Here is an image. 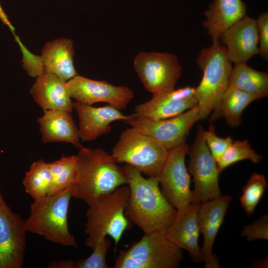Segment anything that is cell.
Returning a JSON list of instances; mask_svg holds the SVG:
<instances>
[{
  "mask_svg": "<svg viewBox=\"0 0 268 268\" xmlns=\"http://www.w3.org/2000/svg\"><path fill=\"white\" fill-rule=\"evenodd\" d=\"M122 168L130 189L125 215L144 234L163 232L174 222L178 211L163 195L158 177L145 178L127 164Z\"/></svg>",
  "mask_w": 268,
  "mask_h": 268,
  "instance_id": "1",
  "label": "cell"
},
{
  "mask_svg": "<svg viewBox=\"0 0 268 268\" xmlns=\"http://www.w3.org/2000/svg\"><path fill=\"white\" fill-rule=\"evenodd\" d=\"M78 150L72 197L82 200L89 206L100 196L128 184L124 171L112 154L100 148L82 146Z\"/></svg>",
  "mask_w": 268,
  "mask_h": 268,
  "instance_id": "2",
  "label": "cell"
},
{
  "mask_svg": "<svg viewBox=\"0 0 268 268\" xmlns=\"http://www.w3.org/2000/svg\"><path fill=\"white\" fill-rule=\"evenodd\" d=\"M196 62L202 72L200 84L195 88L199 110L198 121L205 119L211 113V119L215 120L220 117L221 101L228 87L232 63L219 40L202 49Z\"/></svg>",
  "mask_w": 268,
  "mask_h": 268,
  "instance_id": "3",
  "label": "cell"
},
{
  "mask_svg": "<svg viewBox=\"0 0 268 268\" xmlns=\"http://www.w3.org/2000/svg\"><path fill=\"white\" fill-rule=\"evenodd\" d=\"M130 196L128 185L99 197L87 209L85 245L93 249L100 239L110 236L117 248L124 233L132 227L125 210Z\"/></svg>",
  "mask_w": 268,
  "mask_h": 268,
  "instance_id": "4",
  "label": "cell"
},
{
  "mask_svg": "<svg viewBox=\"0 0 268 268\" xmlns=\"http://www.w3.org/2000/svg\"><path fill=\"white\" fill-rule=\"evenodd\" d=\"M72 191V186L55 195L34 200L29 216L25 220L27 231L42 236L54 243L77 247L78 244L67 225Z\"/></svg>",
  "mask_w": 268,
  "mask_h": 268,
  "instance_id": "5",
  "label": "cell"
},
{
  "mask_svg": "<svg viewBox=\"0 0 268 268\" xmlns=\"http://www.w3.org/2000/svg\"><path fill=\"white\" fill-rule=\"evenodd\" d=\"M183 259L182 249L163 232L144 234L116 258L115 268H176Z\"/></svg>",
  "mask_w": 268,
  "mask_h": 268,
  "instance_id": "6",
  "label": "cell"
},
{
  "mask_svg": "<svg viewBox=\"0 0 268 268\" xmlns=\"http://www.w3.org/2000/svg\"><path fill=\"white\" fill-rule=\"evenodd\" d=\"M168 153L157 140L131 127L122 132L112 155L118 163L129 164L150 177L159 176Z\"/></svg>",
  "mask_w": 268,
  "mask_h": 268,
  "instance_id": "7",
  "label": "cell"
},
{
  "mask_svg": "<svg viewBox=\"0 0 268 268\" xmlns=\"http://www.w3.org/2000/svg\"><path fill=\"white\" fill-rule=\"evenodd\" d=\"M203 130L201 126L198 128L195 140L188 153L190 156L188 170L194 182L192 203L195 204L222 196L218 183L220 173L206 144Z\"/></svg>",
  "mask_w": 268,
  "mask_h": 268,
  "instance_id": "8",
  "label": "cell"
},
{
  "mask_svg": "<svg viewBox=\"0 0 268 268\" xmlns=\"http://www.w3.org/2000/svg\"><path fill=\"white\" fill-rule=\"evenodd\" d=\"M134 68L152 95L175 90L182 71L177 56L167 52H141L134 58Z\"/></svg>",
  "mask_w": 268,
  "mask_h": 268,
  "instance_id": "9",
  "label": "cell"
},
{
  "mask_svg": "<svg viewBox=\"0 0 268 268\" xmlns=\"http://www.w3.org/2000/svg\"><path fill=\"white\" fill-rule=\"evenodd\" d=\"M189 150L186 142L169 150L158 176L163 195L178 213L184 211L192 202L190 177L185 165Z\"/></svg>",
  "mask_w": 268,
  "mask_h": 268,
  "instance_id": "10",
  "label": "cell"
},
{
  "mask_svg": "<svg viewBox=\"0 0 268 268\" xmlns=\"http://www.w3.org/2000/svg\"><path fill=\"white\" fill-rule=\"evenodd\" d=\"M198 106L178 116L159 121L134 118L125 122L156 139L168 150L186 142L189 132L198 121Z\"/></svg>",
  "mask_w": 268,
  "mask_h": 268,
  "instance_id": "11",
  "label": "cell"
},
{
  "mask_svg": "<svg viewBox=\"0 0 268 268\" xmlns=\"http://www.w3.org/2000/svg\"><path fill=\"white\" fill-rule=\"evenodd\" d=\"M25 220L0 199V268H21L26 247Z\"/></svg>",
  "mask_w": 268,
  "mask_h": 268,
  "instance_id": "12",
  "label": "cell"
},
{
  "mask_svg": "<svg viewBox=\"0 0 268 268\" xmlns=\"http://www.w3.org/2000/svg\"><path fill=\"white\" fill-rule=\"evenodd\" d=\"M66 84L71 98L89 105L105 102L121 110L127 108L134 95L133 90L126 86H115L78 74L67 80Z\"/></svg>",
  "mask_w": 268,
  "mask_h": 268,
  "instance_id": "13",
  "label": "cell"
},
{
  "mask_svg": "<svg viewBox=\"0 0 268 268\" xmlns=\"http://www.w3.org/2000/svg\"><path fill=\"white\" fill-rule=\"evenodd\" d=\"M197 105L195 88L187 86L152 95L150 100L136 105L134 114L135 118L159 121L180 115Z\"/></svg>",
  "mask_w": 268,
  "mask_h": 268,
  "instance_id": "14",
  "label": "cell"
},
{
  "mask_svg": "<svg viewBox=\"0 0 268 268\" xmlns=\"http://www.w3.org/2000/svg\"><path fill=\"white\" fill-rule=\"evenodd\" d=\"M231 201L230 195H222L199 204L198 220L200 232L203 236L201 254L205 268L220 267L212 250L216 236Z\"/></svg>",
  "mask_w": 268,
  "mask_h": 268,
  "instance_id": "15",
  "label": "cell"
},
{
  "mask_svg": "<svg viewBox=\"0 0 268 268\" xmlns=\"http://www.w3.org/2000/svg\"><path fill=\"white\" fill-rule=\"evenodd\" d=\"M79 120L78 134L81 141H93L111 130V124L114 121L127 122L135 116L134 114L125 115L109 105L95 107L77 101L73 102Z\"/></svg>",
  "mask_w": 268,
  "mask_h": 268,
  "instance_id": "16",
  "label": "cell"
},
{
  "mask_svg": "<svg viewBox=\"0 0 268 268\" xmlns=\"http://www.w3.org/2000/svg\"><path fill=\"white\" fill-rule=\"evenodd\" d=\"M259 33L256 20L247 15L222 34L220 40L231 63L246 62L259 54Z\"/></svg>",
  "mask_w": 268,
  "mask_h": 268,
  "instance_id": "17",
  "label": "cell"
},
{
  "mask_svg": "<svg viewBox=\"0 0 268 268\" xmlns=\"http://www.w3.org/2000/svg\"><path fill=\"white\" fill-rule=\"evenodd\" d=\"M199 204L193 203L178 213L172 224L163 232L171 242L187 251L193 262H202L201 248L198 245L200 229L198 220Z\"/></svg>",
  "mask_w": 268,
  "mask_h": 268,
  "instance_id": "18",
  "label": "cell"
},
{
  "mask_svg": "<svg viewBox=\"0 0 268 268\" xmlns=\"http://www.w3.org/2000/svg\"><path fill=\"white\" fill-rule=\"evenodd\" d=\"M36 77L30 93L44 111L58 110L72 112L73 102L67 87V81L44 68Z\"/></svg>",
  "mask_w": 268,
  "mask_h": 268,
  "instance_id": "19",
  "label": "cell"
},
{
  "mask_svg": "<svg viewBox=\"0 0 268 268\" xmlns=\"http://www.w3.org/2000/svg\"><path fill=\"white\" fill-rule=\"evenodd\" d=\"M38 122L43 142H68L78 149L82 146L78 130L71 113L58 110H45L43 115L38 119Z\"/></svg>",
  "mask_w": 268,
  "mask_h": 268,
  "instance_id": "20",
  "label": "cell"
},
{
  "mask_svg": "<svg viewBox=\"0 0 268 268\" xmlns=\"http://www.w3.org/2000/svg\"><path fill=\"white\" fill-rule=\"evenodd\" d=\"M247 6L242 0H213L202 22L212 41L219 40L227 29L246 15Z\"/></svg>",
  "mask_w": 268,
  "mask_h": 268,
  "instance_id": "21",
  "label": "cell"
},
{
  "mask_svg": "<svg viewBox=\"0 0 268 268\" xmlns=\"http://www.w3.org/2000/svg\"><path fill=\"white\" fill-rule=\"evenodd\" d=\"M73 41L65 38L47 42L40 56L44 68L67 81L78 74L73 64Z\"/></svg>",
  "mask_w": 268,
  "mask_h": 268,
  "instance_id": "22",
  "label": "cell"
},
{
  "mask_svg": "<svg viewBox=\"0 0 268 268\" xmlns=\"http://www.w3.org/2000/svg\"><path fill=\"white\" fill-rule=\"evenodd\" d=\"M228 86L248 93L256 100L265 98L268 95V74L251 68L246 62L235 63Z\"/></svg>",
  "mask_w": 268,
  "mask_h": 268,
  "instance_id": "23",
  "label": "cell"
},
{
  "mask_svg": "<svg viewBox=\"0 0 268 268\" xmlns=\"http://www.w3.org/2000/svg\"><path fill=\"white\" fill-rule=\"evenodd\" d=\"M256 100L252 95L235 87L228 86L220 104V115L232 127H239L242 113L253 101Z\"/></svg>",
  "mask_w": 268,
  "mask_h": 268,
  "instance_id": "24",
  "label": "cell"
},
{
  "mask_svg": "<svg viewBox=\"0 0 268 268\" xmlns=\"http://www.w3.org/2000/svg\"><path fill=\"white\" fill-rule=\"evenodd\" d=\"M52 175L48 195H55L67 188L73 186L77 171V156H62L49 162Z\"/></svg>",
  "mask_w": 268,
  "mask_h": 268,
  "instance_id": "25",
  "label": "cell"
},
{
  "mask_svg": "<svg viewBox=\"0 0 268 268\" xmlns=\"http://www.w3.org/2000/svg\"><path fill=\"white\" fill-rule=\"evenodd\" d=\"M51 180L49 162L40 159L32 163L22 183L25 192L34 200L48 195Z\"/></svg>",
  "mask_w": 268,
  "mask_h": 268,
  "instance_id": "26",
  "label": "cell"
},
{
  "mask_svg": "<svg viewBox=\"0 0 268 268\" xmlns=\"http://www.w3.org/2000/svg\"><path fill=\"white\" fill-rule=\"evenodd\" d=\"M262 159L251 147L247 139L232 141L223 154L216 161L220 173L225 169L243 160H250L253 163H257Z\"/></svg>",
  "mask_w": 268,
  "mask_h": 268,
  "instance_id": "27",
  "label": "cell"
},
{
  "mask_svg": "<svg viewBox=\"0 0 268 268\" xmlns=\"http://www.w3.org/2000/svg\"><path fill=\"white\" fill-rule=\"evenodd\" d=\"M267 188L265 175L254 172L243 187L240 199L241 206L248 215L253 214Z\"/></svg>",
  "mask_w": 268,
  "mask_h": 268,
  "instance_id": "28",
  "label": "cell"
},
{
  "mask_svg": "<svg viewBox=\"0 0 268 268\" xmlns=\"http://www.w3.org/2000/svg\"><path fill=\"white\" fill-rule=\"evenodd\" d=\"M111 241L107 237L100 239L92 249V254L87 258L75 262V268H108L106 256Z\"/></svg>",
  "mask_w": 268,
  "mask_h": 268,
  "instance_id": "29",
  "label": "cell"
},
{
  "mask_svg": "<svg viewBox=\"0 0 268 268\" xmlns=\"http://www.w3.org/2000/svg\"><path fill=\"white\" fill-rule=\"evenodd\" d=\"M203 134L206 144L214 159L217 161L223 154L232 142L230 136L226 137L218 136L212 125H210L207 131L203 130Z\"/></svg>",
  "mask_w": 268,
  "mask_h": 268,
  "instance_id": "30",
  "label": "cell"
},
{
  "mask_svg": "<svg viewBox=\"0 0 268 268\" xmlns=\"http://www.w3.org/2000/svg\"><path fill=\"white\" fill-rule=\"evenodd\" d=\"M241 236L248 241L268 239V215L266 214L251 224L244 227Z\"/></svg>",
  "mask_w": 268,
  "mask_h": 268,
  "instance_id": "31",
  "label": "cell"
},
{
  "mask_svg": "<svg viewBox=\"0 0 268 268\" xmlns=\"http://www.w3.org/2000/svg\"><path fill=\"white\" fill-rule=\"evenodd\" d=\"M259 33V54L265 59H268V13H262L256 20Z\"/></svg>",
  "mask_w": 268,
  "mask_h": 268,
  "instance_id": "32",
  "label": "cell"
},
{
  "mask_svg": "<svg viewBox=\"0 0 268 268\" xmlns=\"http://www.w3.org/2000/svg\"><path fill=\"white\" fill-rule=\"evenodd\" d=\"M0 19L2 22L8 26L10 29V31L13 33V35L15 36V40L16 41L17 43L19 44L20 48H22L24 47V45L21 43L20 40L18 37H17L15 33V28L11 24L10 21L8 19V16L6 14L5 12L4 11L0 3Z\"/></svg>",
  "mask_w": 268,
  "mask_h": 268,
  "instance_id": "33",
  "label": "cell"
},
{
  "mask_svg": "<svg viewBox=\"0 0 268 268\" xmlns=\"http://www.w3.org/2000/svg\"><path fill=\"white\" fill-rule=\"evenodd\" d=\"M48 268H75V262L70 260H59L49 263Z\"/></svg>",
  "mask_w": 268,
  "mask_h": 268,
  "instance_id": "34",
  "label": "cell"
},
{
  "mask_svg": "<svg viewBox=\"0 0 268 268\" xmlns=\"http://www.w3.org/2000/svg\"><path fill=\"white\" fill-rule=\"evenodd\" d=\"M266 262H267V261L266 262V259L265 258L261 260H259L257 262H256L254 263V265H253L252 266H253V267L257 268L258 266L259 265L258 268H263V266H266Z\"/></svg>",
  "mask_w": 268,
  "mask_h": 268,
  "instance_id": "35",
  "label": "cell"
},
{
  "mask_svg": "<svg viewBox=\"0 0 268 268\" xmlns=\"http://www.w3.org/2000/svg\"><path fill=\"white\" fill-rule=\"evenodd\" d=\"M2 196H1V193H0V199L2 197Z\"/></svg>",
  "mask_w": 268,
  "mask_h": 268,
  "instance_id": "36",
  "label": "cell"
}]
</instances>
